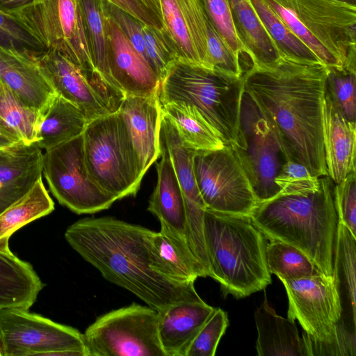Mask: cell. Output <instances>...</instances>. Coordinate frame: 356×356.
I'll list each match as a JSON object with an SVG mask.
<instances>
[{"label": "cell", "instance_id": "6da1fadb", "mask_svg": "<svg viewBox=\"0 0 356 356\" xmlns=\"http://www.w3.org/2000/svg\"><path fill=\"white\" fill-rule=\"evenodd\" d=\"M328 67L281 56L270 68L251 66L244 90L256 104L286 160L311 175L328 176L323 140V113Z\"/></svg>", "mask_w": 356, "mask_h": 356}, {"label": "cell", "instance_id": "7a4b0ae2", "mask_svg": "<svg viewBox=\"0 0 356 356\" xmlns=\"http://www.w3.org/2000/svg\"><path fill=\"white\" fill-rule=\"evenodd\" d=\"M154 232L113 217L86 218L68 227L65 238L104 279L156 311L202 300L194 282H176L152 269L149 242Z\"/></svg>", "mask_w": 356, "mask_h": 356}, {"label": "cell", "instance_id": "3957f363", "mask_svg": "<svg viewBox=\"0 0 356 356\" xmlns=\"http://www.w3.org/2000/svg\"><path fill=\"white\" fill-rule=\"evenodd\" d=\"M320 188L301 194H277L258 202L250 217L269 239L289 243L303 252L325 275L333 276L337 216L334 183L321 177Z\"/></svg>", "mask_w": 356, "mask_h": 356}, {"label": "cell", "instance_id": "277c9868", "mask_svg": "<svg viewBox=\"0 0 356 356\" xmlns=\"http://www.w3.org/2000/svg\"><path fill=\"white\" fill-rule=\"evenodd\" d=\"M204 236L209 277L224 296L247 297L271 283L266 262V237L250 216L206 209Z\"/></svg>", "mask_w": 356, "mask_h": 356}, {"label": "cell", "instance_id": "5b68a950", "mask_svg": "<svg viewBox=\"0 0 356 356\" xmlns=\"http://www.w3.org/2000/svg\"><path fill=\"white\" fill-rule=\"evenodd\" d=\"M327 67L356 72V6L337 0H264Z\"/></svg>", "mask_w": 356, "mask_h": 356}, {"label": "cell", "instance_id": "8992f818", "mask_svg": "<svg viewBox=\"0 0 356 356\" xmlns=\"http://www.w3.org/2000/svg\"><path fill=\"white\" fill-rule=\"evenodd\" d=\"M243 78H236L181 60L161 80V104L184 102L194 106L218 131L225 146L236 137Z\"/></svg>", "mask_w": 356, "mask_h": 356}, {"label": "cell", "instance_id": "52a82bcc", "mask_svg": "<svg viewBox=\"0 0 356 356\" xmlns=\"http://www.w3.org/2000/svg\"><path fill=\"white\" fill-rule=\"evenodd\" d=\"M83 137L86 163L92 179L117 200L136 195L144 174L120 113L91 120Z\"/></svg>", "mask_w": 356, "mask_h": 356}, {"label": "cell", "instance_id": "ba28073f", "mask_svg": "<svg viewBox=\"0 0 356 356\" xmlns=\"http://www.w3.org/2000/svg\"><path fill=\"white\" fill-rule=\"evenodd\" d=\"M281 281L289 300L288 318L297 320L312 339L341 344L355 355V331L341 321L343 308L334 276L318 273Z\"/></svg>", "mask_w": 356, "mask_h": 356}, {"label": "cell", "instance_id": "9c48e42d", "mask_svg": "<svg viewBox=\"0 0 356 356\" xmlns=\"http://www.w3.org/2000/svg\"><path fill=\"white\" fill-rule=\"evenodd\" d=\"M88 356H165L158 311L133 303L97 318L83 334Z\"/></svg>", "mask_w": 356, "mask_h": 356}, {"label": "cell", "instance_id": "30bf717a", "mask_svg": "<svg viewBox=\"0 0 356 356\" xmlns=\"http://www.w3.org/2000/svg\"><path fill=\"white\" fill-rule=\"evenodd\" d=\"M29 309H0L1 356H88L83 334Z\"/></svg>", "mask_w": 356, "mask_h": 356}, {"label": "cell", "instance_id": "8fae6325", "mask_svg": "<svg viewBox=\"0 0 356 356\" xmlns=\"http://www.w3.org/2000/svg\"><path fill=\"white\" fill-rule=\"evenodd\" d=\"M228 147L242 165L258 202L279 193L275 178L286 159L266 120L245 90L241 99L236 137Z\"/></svg>", "mask_w": 356, "mask_h": 356}, {"label": "cell", "instance_id": "7c38bea8", "mask_svg": "<svg viewBox=\"0 0 356 356\" xmlns=\"http://www.w3.org/2000/svg\"><path fill=\"white\" fill-rule=\"evenodd\" d=\"M42 172L59 203L76 213H97L108 209L117 200L90 177L83 134L46 149Z\"/></svg>", "mask_w": 356, "mask_h": 356}, {"label": "cell", "instance_id": "4fadbf2b", "mask_svg": "<svg viewBox=\"0 0 356 356\" xmlns=\"http://www.w3.org/2000/svg\"><path fill=\"white\" fill-rule=\"evenodd\" d=\"M193 171L206 209L250 215L258 201L242 165L229 147L196 151Z\"/></svg>", "mask_w": 356, "mask_h": 356}, {"label": "cell", "instance_id": "5bb4252c", "mask_svg": "<svg viewBox=\"0 0 356 356\" xmlns=\"http://www.w3.org/2000/svg\"><path fill=\"white\" fill-rule=\"evenodd\" d=\"M15 16L47 49L63 55L86 72H97L88 45L79 0H42Z\"/></svg>", "mask_w": 356, "mask_h": 356}, {"label": "cell", "instance_id": "9a60e30c", "mask_svg": "<svg viewBox=\"0 0 356 356\" xmlns=\"http://www.w3.org/2000/svg\"><path fill=\"white\" fill-rule=\"evenodd\" d=\"M37 62L56 94L79 108L88 122L118 112L125 98L97 72L81 70L55 50L47 49Z\"/></svg>", "mask_w": 356, "mask_h": 356}, {"label": "cell", "instance_id": "2e32d148", "mask_svg": "<svg viewBox=\"0 0 356 356\" xmlns=\"http://www.w3.org/2000/svg\"><path fill=\"white\" fill-rule=\"evenodd\" d=\"M160 141L171 159L181 186L187 220V241L197 262L209 265L204 236L206 206L199 192L193 171V156L197 150L184 143L175 124L161 109Z\"/></svg>", "mask_w": 356, "mask_h": 356}, {"label": "cell", "instance_id": "e0dca14e", "mask_svg": "<svg viewBox=\"0 0 356 356\" xmlns=\"http://www.w3.org/2000/svg\"><path fill=\"white\" fill-rule=\"evenodd\" d=\"M164 31L179 60L210 69L207 20L199 0H159Z\"/></svg>", "mask_w": 356, "mask_h": 356}, {"label": "cell", "instance_id": "ac0fdd59", "mask_svg": "<svg viewBox=\"0 0 356 356\" xmlns=\"http://www.w3.org/2000/svg\"><path fill=\"white\" fill-rule=\"evenodd\" d=\"M105 15L108 67L116 86L125 97L159 92L161 81L156 74L115 21Z\"/></svg>", "mask_w": 356, "mask_h": 356}, {"label": "cell", "instance_id": "d6986e66", "mask_svg": "<svg viewBox=\"0 0 356 356\" xmlns=\"http://www.w3.org/2000/svg\"><path fill=\"white\" fill-rule=\"evenodd\" d=\"M118 112L126 124L145 175L161 153L159 91L149 95L125 97Z\"/></svg>", "mask_w": 356, "mask_h": 356}, {"label": "cell", "instance_id": "ffe728a7", "mask_svg": "<svg viewBox=\"0 0 356 356\" xmlns=\"http://www.w3.org/2000/svg\"><path fill=\"white\" fill-rule=\"evenodd\" d=\"M0 80L22 103L41 117L57 95L37 60L1 49Z\"/></svg>", "mask_w": 356, "mask_h": 356}, {"label": "cell", "instance_id": "44dd1931", "mask_svg": "<svg viewBox=\"0 0 356 356\" xmlns=\"http://www.w3.org/2000/svg\"><path fill=\"white\" fill-rule=\"evenodd\" d=\"M43 154L36 143L0 148V213L42 177Z\"/></svg>", "mask_w": 356, "mask_h": 356}, {"label": "cell", "instance_id": "7402d4cb", "mask_svg": "<svg viewBox=\"0 0 356 356\" xmlns=\"http://www.w3.org/2000/svg\"><path fill=\"white\" fill-rule=\"evenodd\" d=\"M323 140L327 175L339 184L355 172L356 124L348 120L325 91Z\"/></svg>", "mask_w": 356, "mask_h": 356}, {"label": "cell", "instance_id": "603a6c76", "mask_svg": "<svg viewBox=\"0 0 356 356\" xmlns=\"http://www.w3.org/2000/svg\"><path fill=\"white\" fill-rule=\"evenodd\" d=\"M160 146L161 159L156 165L157 181L147 209L157 217L161 227L190 249L182 191L168 150L161 141Z\"/></svg>", "mask_w": 356, "mask_h": 356}, {"label": "cell", "instance_id": "cb8c5ba5", "mask_svg": "<svg viewBox=\"0 0 356 356\" xmlns=\"http://www.w3.org/2000/svg\"><path fill=\"white\" fill-rule=\"evenodd\" d=\"M214 308L202 299L174 304L158 311V333L165 356H185Z\"/></svg>", "mask_w": 356, "mask_h": 356}, {"label": "cell", "instance_id": "d4e9b609", "mask_svg": "<svg viewBox=\"0 0 356 356\" xmlns=\"http://www.w3.org/2000/svg\"><path fill=\"white\" fill-rule=\"evenodd\" d=\"M229 2L237 38L243 52L251 59V66L274 67L281 56L250 0H229Z\"/></svg>", "mask_w": 356, "mask_h": 356}, {"label": "cell", "instance_id": "484cf974", "mask_svg": "<svg viewBox=\"0 0 356 356\" xmlns=\"http://www.w3.org/2000/svg\"><path fill=\"white\" fill-rule=\"evenodd\" d=\"M257 330L256 350L259 356H305L295 321L276 314L266 296L254 312Z\"/></svg>", "mask_w": 356, "mask_h": 356}, {"label": "cell", "instance_id": "4316f807", "mask_svg": "<svg viewBox=\"0 0 356 356\" xmlns=\"http://www.w3.org/2000/svg\"><path fill=\"white\" fill-rule=\"evenodd\" d=\"M149 252L152 269L172 281L189 283L207 277L190 249L163 227L159 232H154Z\"/></svg>", "mask_w": 356, "mask_h": 356}, {"label": "cell", "instance_id": "83f0119b", "mask_svg": "<svg viewBox=\"0 0 356 356\" xmlns=\"http://www.w3.org/2000/svg\"><path fill=\"white\" fill-rule=\"evenodd\" d=\"M44 284L33 266L12 252L0 251V309H29Z\"/></svg>", "mask_w": 356, "mask_h": 356}, {"label": "cell", "instance_id": "f1b7e54d", "mask_svg": "<svg viewBox=\"0 0 356 356\" xmlns=\"http://www.w3.org/2000/svg\"><path fill=\"white\" fill-rule=\"evenodd\" d=\"M88 122L79 108L57 94L41 117L36 143L48 149L82 135Z\"/></svg>", "mask_w": 356, "mask_h": 356}, {"label": "cell", "instance_id": "f546056e", "mask_svg": "<svg viewBox=\"0 0 356 356\" xmlns=\"http://www.w3.org/2000/svg\"><path fill=\"white\" fill-rule=\"evenodd\" d=\"M185 144L197 151L216 150L225 145L218 131L193 105L184 102L161 104Z\"/></svg>", "mask_w": 356, "mask_h": 356}, {"label": "cell", "instance_id": "4dcf8cb0", "mask_svg": "<svg viewBox=\"0 0 356 356\" xmlns=\"http://www.w3.org/2000/svg\"><path fill=\"white\" fill-rule=\"evenodd\" d=\"M334 273L341 305L345 303L351 328L355 330L356 236L337 221L334 252Z\"/></svg>", "mask_w": 356, "mask_h": 356}, {"label": "cell", "instance_id": "1f68e13d", "mask_svg": "<svg viewBox=\"0 0 356 356\" xmlns=\"http://www.w3.org/2000/svg\"><path fill=\"white\" fill-rule=\"evenodd\" d=\"M54 209V203L41 177L25 195L0 213V251L11 252L8 241L13 234Z\"/></svg>", "mask_w": 356, "mask_h": 356}, {"label": "cell", "instance_id": "d6a6232c", "mask_svg": "<svg viewBox=\"0 0 356 356\" xmlns=\"http://www.w3.org/2000/svg\"><path fill=\"white\" fill-rule=\"evenodd\" d=\"M79 1L86 37L95 69L110 84L119 89L113 81L108 67L106 15L103 0Z\"/></svg>", "mask_w": 356, "mask_h": 356}, {"label": "cell", "instance_id": "836d02e7", "mask_svg": "<svg viewBox=\"0 0 356 356\" xmlns=\"http://www.w3.org/2000/svg\"><path fill=\"white\" fill-rule=\"evenodd\" d=\"M250 1L281 56L303 62H320L264 0Z\"/></svg>", "mask_w": 356, "mask_h": 356}, {"label": "cell", "instance_id": "e575fe53", "mask_svg": "<svg viewBox=\"0 0 356 356\" xmlns=\"http://www.w3.org/2000/svg\"><path fill=\"white\" fill-rule=\"evenodd\" d=\"M269 240L266 250L268 269L280 280L298 279L321 273L300 250L280 240Z\"/></svg>", "mask_w": 356, "mask_h": 356}, {"label": "cell", "instance_id": "d590c367", "mask_svg": "<svg viewBox=\"0 0 356 356\" xmlns=\"http://www.w3.org/2000/svg\"><path fill=\"white\" fill-rule=\"evenodd\" d=\"M0 49L37 60L47 49L18 17L0 10Z\"/></svg>", "mask_w": 356, "mask_h": 356}, {"label": "cell", "instance_id": "8d00e7d4", "mask_svg": "<svg viewBox=\"0 0 356 356\" xmlns=\"http://www.w3.org/2000/svg\"><path fill=\"white\" fill-rule=\"evenodd\" d=\"M0 118L24 143L37 142L41 115L22 103L3 84L0 90Z\"/></svg>", "mask_w": 356, "mask_h": 356}, {"label": "cell", "instance_id": "74e56055", "mask_svg": "<svg viewBox=\"0 0 356 356\" xmlns=\"http://www.w3.org/2000/svg\"><path fill=\"white\" fill-rule=\"evenodd\" d=\"M325 90L350 121L356 119V72L345 67H327Z\"/></svg>", "mask_w": 356, "mask_h": 356}, {"label": "cell", "instance_id": "f35d334b", "mask_svg": "<svg viewBox=\"0 0 356 356\" xmlns=\"http://www.w3.org/2000/svg\"><path fill=\"white\" fill-rule=\"evenodd\" d=\"M143 33L147 61L161 81L171 65L179 60L178 54L164 30L143 24Z\"/></svg>", "mask_w": 356, "mask_h": 356}, {"label": "cell", "instance_id": "ab89813d", "mask_svg": "<svg viewBox=\"0 0 356 356\" xmlns=\"http://www.w3.org/2000/svg\"><path fill=\"white\" fill-rule=\"evenodd\" d=\"M228 325L227 313L220 308H214L191 343L185 356H214Z\"/></svg>", "mask_w": 356, "mask_h": 356}, {"label": "cell", "instance_id": "60d3db41", "mask_svg": "<svg viewBox=\"0 0 356 356\" xmlns=\"http://www.w3.org/2000/svg\"><path fill=\"white\" fill-rule=\"evenodd\" d=\"M209 24L238 57L243 53L237 38L229 0H199Z\"/></svg>", "mask_w": 356, "mask_h": 356}, {"label": "cell", "instance_id": "b9f144b4", "mask_svg": "<svg viewBox=\"0 0 356 356\" xmlns=\"http://www.w3.org/2000/svg\"><path fill=\"white\" fill-rule=\"evenodd\" d=\"M321 177L311 175L301 163L286 160L275 178L280 189L278 194H301L317 191L321 186Z\"/></svg>", "mask_w": 356, "mask_h": 356}, {"label": "cell", "instance_id": "7bdbcfd3", "mask_svg": "<svg viewBox=\"0 0 356 356\" xmlns=\"http://www.w3.org/2000/svg\"><path fill=\"white\" fill-rule=\"evenodd\" d=\"M209 63L211 70L242 78L245 71L237 56L207 20Z\"/></svg>", "mask_w": 356, "mask_h": 356}, {"label": "cell", "instance_id": "ee69618b", "mask_svg": "<svg viewBox=\"0 0 356 356\" xmlns=\"http://www.w3.org/2000/svg\"><path fill=\"white\" fill-rule=\"evenodd\" d=\"M333 196L337 221L356 236L355 172L350 173L339 184H334Z\"/></svg>", "mask_w": 356, "mask_h": 356}, {"label": "cell", "instance_id": "f6af8a7d", "mask_svg": "<svg viewBox=\"0 0 356 356\" xmlns=\"http://www.w3.org/2000/svg\"><path fill=\"white\" fill-rule=\"evenodd\" d=\"M143 24L164 30L159 0H106Z\"/></svg>", "mask_w": 356, "mask_h": 356}, {"label": "cell", "instance_id": "bcb514c9", "mask_svg": "<svg viewBox=\"0 0 356 356\" xmlns=\"http://www.w3.org/2000/svg\"><path fill=\"white\" fill-rule=\"evenodd\" d=\"M103 2L105 12L115 21L135 49L147 61L143 33L144 24L108 1L103 0Z\"/></svg>", "mask_w": 356, "mask_h": 356}, {"label": "cell", "instance_id": "7dc6e473", "mask_svg": "<svg viewBox=\"0 0 356 356\" xmlns=\"http://www.w3.org/2000/svg\"><path fill=\"white\" fill-rule=\"evenodd\" d=\"M42 0H0V10L16 15L24 8Z\"/></svg>", "mask_w": 356, "mask_h": 356}, {"label": "cell", "instance_id": "c3c4849f", "mask_svg": "<svg viewBox=\"0 0 356 356\" xmlns=\"http://www.w3.org/2000/svg\"><path fill=\"white\" fill-rule=\"evenodd\" d=\"M22 142L20 138L0 118V148Z\"/></svg>", "mask_w": 356, "mask_h": 356}, {"label": "cell", "instance_id": "681fc988", "mask_svg": "<svg viewBox=\"0 0 356 356\" xmlns=\"http://www.w3.org/2000/svg\"><path fill=\"white\" fill-rule=\"evenodd\" d=\"M343 2L348 3L349 4L355 5L356 6V0H337Z\"/></svg>", "mask_w": 356, "mask_h": 356}, {"label": "cell", "instance_id": "f907efd6", "mask_svg": "<svg viewBox=\"0 0 356 356\" xmlns=\"http://www.w3.org/2000/svg\"><path fill=\"white\" fill-rule=\"evenodd\" d=\"M2 86H3V83H2V82L0 80V90L1 89Z\"/></svg>", "mask_w": 356, "mask_h": 356}, {"label": "cell", "instance_id": "816d5d0a", "mask_svg": "<svg viewBox=\"0 0 356 356\" xmlns=\"http://www.w3.org/2000/svg\"><path fill=\"white\" fill-rule=\"evenodd\" d=\"M0 356H1V352H0Z\"/></svg>", "mask_w": 356, "mask_h": 356}]
</instances>
